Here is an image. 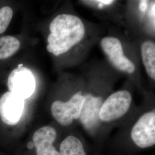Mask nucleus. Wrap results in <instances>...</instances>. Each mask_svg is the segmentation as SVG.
I'll list each match as a JSON object with an SVG mask.
<instances>
[{
    "instance_id": "nucleus-1",
    "label": "nucleus",
    "mask_w": 155,
    "mask_h": 155,
    "mask_svg": "<svg viewBox=\"0 0 155 155\" xmlns=\"http://www.w3.org/2000/svg\"><path fill=\"white\" fill-rule=\"evenodd\" d=\"M47 38V51L55 56L68 52L81 42L85 35L82 21L75 15L61 14L56 16L50 24Z\"/></svg>"
},
{
    "instance_id": "nucleus-2",
    "label": "nucleus",
    "mask_w": 155,
    "mask_h": 155,
    "mask_svg": "<svg viewBox=\"0 0 155 155\" xmlns=\"http://www.w3.org/2000/svg\"><path fill=\"white\" fill-rule=\"evenodd\" d=\"M132 101V95L125 90L111 94L102 104L99 113L100 120L110 122L120 119L129 110Z\"/></svg>"
},
{
    "instance_id": "nucleus-3",
    "label": "nucleus",
    "mask_w": 155,
    "mask_h": 155,
    "mask_svg": "<svg viewBox=\"0 0 155 155\" xmlns=\"http://www.w3.org/2000/svg\"><path fill=\"white\" fill-rule=\"evenodd\" d=\"M7 84L10 93L25 100L35 93L36 82L32 71L20 64L9 74Z\"/></svg>"
},
{
    "instance_id": "nucleus-4",
    "label": "nucleus",
    "mask_w": 155,
    "mask_h": 155,
    "mask_svg": "<svg viewBox=\"0 0 155 155\" xmlns=\"http://www.w3.org/2000/svg\"><path fill=\"white\" fill-rule=\"evenodd\" d=\"M84 102V96L81 92L74 94L67 102L55 101L51 107L52 115L61 125L68 126L74 120L79 119Z\"/></svg>"
},
{
    "instance_id": "nucleus-5",
    "label": "nucleus",
    "mask_w": 155,
    "mask_h": 155,
    "mask_svg": "<svg viewBox=\"0 0 155 155\" xmlns=\"http://www.w3.org/2000/svg\"><path fill=\"white\" fill-rule=\"evenodd\" d=\"M131 137L141 148H147L155 145V111L147 112L140 117L132 127Z\"/></svg>"
},
{
    "instance_id": "nucleus-6",
    "label": "nucleus",
    "mask_w": 155,
    "mask_h": 155,
    "mask_svg": "<svg viewBox=\"0 0 155 155\" xmlns=\"http://www.w3.org/2000/svg\"><path fill=\"white\" fill-rule=\"evenodd\" d=\"M101 45L109 61L120 71L132 74L136 67L132 61L125 56L120 40L114 37H105L101 40Z\"/></svg>"
},
{
    "instance_id": "nucleus-7",
    "label": "nucleus",
    "mask_w": 155,
    "mask_h": 155,
    "mask_svg": "<svg viewBox=\"0 0 155 155\" xmlns=\"http://www.w3.org/2000/svg\"><path fill=\"white\" fill-rule=\"evenodd\" d=\"M25 107V101L9 91L0 98V118L8 125L13 126L20 121Z\"/></svg>"
},
{
    "instance_id": "nucleus-8",
    "label": "nucleus",
    "mask_w": 155,
    "mask_h": 155,
    "mask_svg": "<svg viewBox=\"0 0 155 155\" xmlns=\"http://www.w3.org/2000/svg\"><path fill=\"white\" fill-rule=\"evenodd\" d=\"M102 100L101 97H95L91 94L84 96V102L81 111L79 120L86 129L95 127L100 121L99 113Z\"/></svg>"
},
{
    "instance_id": "nucleus-9",
    "label": "nucleus",
    "mask_w": 155,
    "mask_h": 155,
    "mask_svg": "<svg viewBox=\"0 0 155 155\" xmlns=\"http://www.w3.org/2000/svg\"><path fill=\"white\" fill-rule=\"evenodd\" d=\"M57 137L55 129L51 126H44L38 129L32 136L36 155H51L55 149L54 143Z\"/></svg>"
},
{
    "instance_id": "nucleus-10",
    "label": "nucleus",
    "mask_w": 155,
    "mask_h": 155,
    "mask_svg": "<svg viewBox=\"0 0 155 155\" xmlns=\"http://www.w3.org/2000/svg\"><path fill=\"white\" fill-rule=\"evenodd\" d=\"M59 150L54 149L51 155H87L81 141L72 135L63 140Z\"/></svg>"
},
{
    "instance_id": "nucleus-11",
    "label": "nucleus",
    "mask_w": 155,
    "mask_h": 155,
    "mask_svg": "<svg viewBox=\"0 0 155 155\" xmlns=\"http://www.w3.org/2000/svg\"><path fill=\"white\" fill-rule=\"evenodd\" d=\"M141 56L148 75L155 79V45L152 41H146L141 45Z\"/></svg>"
},
{
    "instance_id": "nucleus-12",
    "label": "nucleus",
    "mask_w": 155,
    "mask_h": 155,
    "mask_svg": "<svg viewBox=\"0 0 155 155\" xmlns=\"http://www.w3.org/2000/svg\"><path fill=\"white\" fill-rule=\"evenodd\" d=\"M20 41L16 38L11 36H3L0 38V60L9 58L20 47Z\"/></svg>"
},
{
    "instance_id": "nucleus-13",
    "label": "nucleus",
    "mask_w": 155,
    "mask_h": 155,
    "mask_svg": "<svg viewBox=\"0 0 155 155\" xmlns=\"http://www.w3.org/2000/svg\"><path fill=\"white\" fill-rule=\"evenodd\" d=\"M13 16L11 7L5 6L0 8V34L4 33L9 25Z\"/></svg>"
},
{
    "instance_id": "nucleus-14",
    "label": "nucleus",
    "mask_w": 155,
    "mask_h": 155,
    "mask_svg": "<svg viewBox=\"0 0 155 155\" xmlns=\"http://www.w3.org/2000/svg\"><path fill=\"white\" fill-rule=\"evenodd\" d=\"M113 2H114L113 1H98V2L102 4V5H108V4H110Z\"/></svg>"
}]
</instances>
